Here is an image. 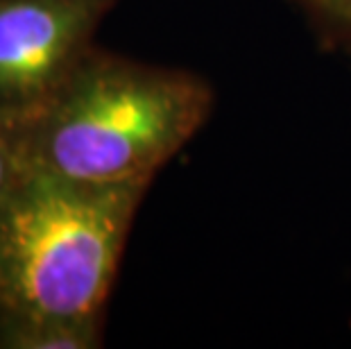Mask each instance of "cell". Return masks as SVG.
I'll list each match as a JSON object with an SVG mask.
<instances>
[{
	"mask_svg": "<svg viewBox=\"0 0 351 349\" xmlns=\"http://www.w3.org/2000/svg\"><path fill=\"white\" fill-rule=\"evenodd\" d=\"M147 184H86L14 157L0 209V302L12 322L100 324Z\"/></svg>",
	"mask_w": 351,
	"mask_h": 349,
	"instance_id": "2",
	"label": "cell"
},
{
	"mask_svg": "<svg viewBox=\"0 0 351 349\" xmlns=\"http://www.w3.org/2000/svg\"><path fill=\"white\" fill-rule=\"evenodd\" d=\"M324 46L351 57V0H293Z\"/></svg>",
	"mask_w": 351,
	"mask_h": 349,
	"instance_id": "4",
	"label": "cell"
},
{
	"mask_svg": "<svg viewBox=\"0 0 351 349\" xmlns=\"http://www.w3.org/2000/svg\"><path fill=\"white\" fill-rule=\"evenodd\" d=\"M116 0H0V130L27 123L93 50Z\"/></svg>",
	"mask_w": 351,
	"mask_h": 349,
	"instance_id": "3",
	"label": "cell"
},
{
	"mask_svg": "<svg viewBox=\"0 0 351 349\" xmlns=\"http://www.w3.org/2000/svg\"><path fill=\"white\" fill-rule=\"evenodd\" d=\"M213 88L195 73L91 50L34 118L14 157L86 184H147L204 128Z\"/></svg>",
	"mask_w": 351,
	"mask_h": 349,
	"instance_id": "1",
	"label": "cell"
},
{
	"mask_svg": "<svg viewBox=\"0 0 351 349\" xmlns=\"http://www.w3.org/2000/svg\"><path fill=\"white\" fill-rule=\"evenodd\" d=\"M12 177H14V152L5 132L0 130V209H3L5 195L10 191Z\"/></svg>",
	"mask_w": 351,
	"mask_h": 349,
	"instance_id": "5",
	"label": "cell"
}]
</instances>
